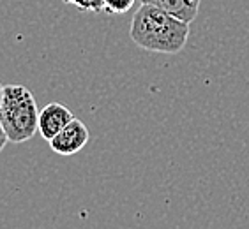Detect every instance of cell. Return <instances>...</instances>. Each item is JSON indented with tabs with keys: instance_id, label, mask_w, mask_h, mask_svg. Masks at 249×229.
<instances>
[{
	"instance_id": "6da1fadb",
	"label": "cell",
	"mask_w": 249,
	"mask_h": 229,
	"mask_svg": "<svg viewBox=\"0 0 249 229\" xmlns=\"http://www.w3.org/2000/svg\"><path fill=\"white\" fill-rule=\"evenodd\" d=\"M129 35L140 48L154 53L177 55L189 37V23L156 5L142 4L131 19Z\"/></svg>"
},
{
	"instance_id": "7a4b0ae2",
	"label": "cell",
	"mask_w": 249,
	"mask_h": 229,
	"mask_svg": "<svg viewBox=\"0 0 249 229\" xmlns=\"http://www.w3.org/2000/svg\"><path fill=\"white\" fill-rule=\"evenodd\" d=\"M0 122L11 143H25L36 136L39 129V108L27 86H4Z\"/></svg>"
},
{
	"instance_id": "3957f363",
	"label": "cell",
	"mask_w": 249,
	"mask_h": 229,
	"mask_svg": "<svg viewBox=\"0 0 249 229\" xmlns=\"http://www.w3.org/2000/svg\"><path fill=\"white\" fill-rule=\"evenodd\" d=\"M89 129L82 120L72 118L53 139H50V147L58 155H74L89 143Z\"/></svg>"
},
{
	"instance_id": "277c9868",
	"label": "cell",
	"mask_w": 249,
	"mask_h": 229,
	"mask_svg": "<svg viewBox=\"0 0 249 229\" xmlns=\"http://www.w3.org/2000/svg\"><path fill=\"white\" fill-rule=\"evenodd\" d=\"M74 118L71 110L60 102H50L39 110V129L37 132L43 136L46 141L53 139L60 131L66 127L71 120Z\"/></svg>"
},
{
	"instance_id": "5b68a950",
	"label": "cell",
	"mask_w": 249,
	"mask_h": 229,
	"mask_svg": "<svg viewBox=\"0 0 249 229\" xmlns=\"http://www.w3.org/2000/svg\"><path fill=\"white\" fill-rule=\"evenodd\" d=\"M201 0H140V4L156 5L159 9L166 11L168 15L182 19L191 25V21L196 18L198 9H200Z\"/></svg>"
},
{
	"instance_id": "8992f818",
	"label": "cell",
	"mask_w": 249,
	"mask_h": 229,
	"mask_svg": "<svg viewBox=\"0 0 249 229\" xmlns=\"http://www.w3.org/2000/svg\"><path fill=\"white\" fill-rule=\"evenodd\" d=\"M64 4L76 5L80 11H90V13H101L105 11V0H62Z\"/></svg>"
},
{
	"instance_id": "52a82bcc",
	"label": "cell",
	"mask_w": 249,
	"mask_h": 229,
	"mask_svg": "<svg viewBox=\"0 0 249 229\" xmlns=\"http://www.w3.org/2000/svg\"><path fill=\"white\" fill-rule=\"evenodd\" d=\"M136 0H105V9L106 13H115V15H122L125 11H129L134 5Z\"/></svg>"
},
{
	"instance_id": "ba28073f",
	"label": "cell",
	"mask_w": 249,
	"mask_h": 229,
	"mask_svg": "<svg viewBox=\"0 0 249 229\" xmlns=\"http://www.w3.org/2000/svg\"><path fill=\"white\" fill-rule=\"evenodd\" d=\"M7 143H9V138H7V134H5V131H4V125L0 122V152L4 150Z\"/></svg>"
},
{
	"instance_id": "9c48e42d",
	"label": "cell",
	"mask_w": 249,
	"mask_h": 229,
	"mask_svg": "<svg viewBox=\"0 0 249 229\" xmlns=\"http://www.w3.org/2000/svg\"><path fill=\"white\" fill-rule=\"evenodd\" d=\"M2 97H4V86L0 85V106H2Z\"/></svg>"
}]
</instances>
